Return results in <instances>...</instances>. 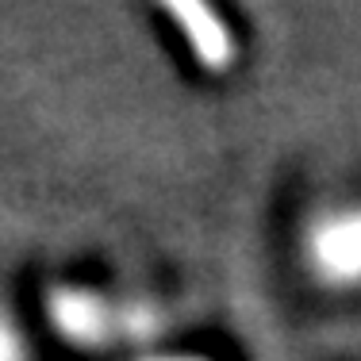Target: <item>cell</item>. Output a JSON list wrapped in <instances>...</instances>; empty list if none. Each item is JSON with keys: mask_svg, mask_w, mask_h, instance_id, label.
Returning <instances> with one entry per match:
<instances>
[{"mask_svg": "<svg viewBox=\"0 0 361 361\" xmlns=\"http://www.w3.org/2000/svg\"><path fill=\"white\" fill-rule=\"evenodd\" d=\"M142 361H204V357H180V354H158V357H142Z\"/></svg>", "mask_w": 361, "mask_h": 361, "instance_id": "5b68a950", "label": "cell"}, {"mask_svg": "<svg viewBox=\"0 0 361 361\" xmlns=\"http://www.w3.org/2000/svg\"><path fill=\"white\" fill-rule=\"evenodd\" d=\"M0 361H31L27 342L20 338V331H16L4 315H0Z\"/></svg>", "mask_w": 361, "mask_h": 361, "instance_id": "277c9868", "label": "cell"}, {"mask_svg": "<svg viewBox=\"0 0 361 361\" xmlns=\"http://www.w3.org/2000/svg\"><path fill=\"white\" fill-rule=\"evenodd\" d=\"M47 323L62 342L77 350H108L123 334L150 338L154 323L146 307H123L85 285H54L47 292Z\"/></svg>", "mask_w": 361, "mask_h": 361, "instance_id": "6da1fadb", "label": "cell"}, {"mask_svg": "<svg viewBox=\"0 0 361 361\" xmlns=\"http://www.w3.org/2000/svg\"><path fill=\"white\" fill-rule=\"evenodd\" d=\"M161 12L173 20L180 42L188 47L192 62L200 66L204 73H227L235 66V35L231 27L223 23V16L216 8H204V4H166Z\"/></svg>", "mask_w": 361, "mask_h": 361, "instance_id": "3957f363", "label": "cell"}, {"mask_svg": "<svg viewBox=\"0 0 361 361\" xmlns=\"http://www.w3.org/2000/svg\"><path fill=\"white\" fill-rule=\"evenodd\" d=\"M304 262L326 288H361V208L326 212L307 227Z\"/></svg>", "mask_w": 361, "mask_h": 361, "instance_id": "7a4b0ae2", "label": "cell"}]
</instances>
